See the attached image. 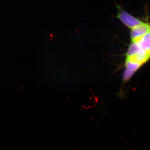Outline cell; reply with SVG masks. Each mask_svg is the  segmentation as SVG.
<instances>
[{
  "mask_svg": "<svg viewBox=\"0 0 150 150\" xmlns=\"http://www.w3.org/2000/svg\"><path fill=\"white\" fill-rule=\"evenodd\" d=\"M116 6L118 10L116 17L126 27H128L129 29L131 30L144 23V22L133 16L123 10L120 6L117 4Z\"/></svg>",
  "mask_w": 150,
  "mask_h": 150,
  "instance_id": "cell-1",
  "label": "cell"
},
{
  "mask_svg": "<svg viewBox=\"0 0 150 150\" xmlns=\"http://www.w3.org/2000/svg\"><path fill=\"white\" fill-rule=\"evenodd\" d=\"M150 32V23H144L131 29V43H138L146 34Z\"/></svg>",
  "mask_w": 150,
  "mask_h": 150,
  "instance_id": "cell-2",
  "label": "cell"
},
{
  "mask_svg": "<svg viewBox=\"0 0 150 150\" xmlns=\"http://www.w3.org/2000/svg\"></svg>",
  "mask_w": 150,
  "mask_h": 150,
  "instance_id": "cell-3",
  "label": "cell"
}]
</instances>
